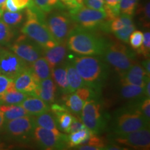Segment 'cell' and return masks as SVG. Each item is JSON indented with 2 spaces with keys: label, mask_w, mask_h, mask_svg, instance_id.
Segmentation results:
<instances>
[{
  "label": "cell",
  "mask_w": 150,
  "mask_h": 150,
  "mask_svg": "<svg viewBox=\"0 0 150 150\" xmlns=\"http://www.w3.org/2000/svg\"><path fill=\"white\" fill-rule=\"evenodd\" d=\"M1 20L10 27H14L20 24L23 20V14L20 12L4 11L1 15Z\"/></svg>",
  "instance_id": "32"
},
{
  "label": "cell",
  "mask_w": 150,
  "mask_h": 150,
  "mask_svg": "<svg viewBox=\"0 0 150 150\" xmlns=\"http://www.w3.org/2000/svg\"><path fill=\"white\" fill-rule=\"evenodd\" d=\"M133 24H134V22H133L131 16L120 14V16L119 15L110 22L109 30L114 33L118 30L126 27V26L131 25Z\"/></svg>",
  "instance_id": "30"
},
{
  "label": "cell",
  "mask_w": 150,
  "mask_h": 150,
  "mask_svg": "<svg viewBox=\"0 0 150 150\" xmlns=\"http://www.w3.org/2000/svg\"><path fill=\"white\" fill-rule=\"evenodd\" d=\"M86 127L83 125V122L81 121V120H80L79 117L77 116L73 115L72 122H71L70 127L68 129L67 134H71V133L75 132V131L81 130V129H85Z\"/></svg>",
  "instance_id": "40"
},
{
  "label": "cell",
  "mask_w": 150,
  "mask_h": 150,
  "mask_svg": "<svg viewBox=\"0 0 150 150\" xmlns=\"http://www.w3.org/2000/svg\"><path fill=\"white\" fill-rule=\"evenodd\" d=\"M70 15L54 13L47 18L46 24L49 31L58 43L66 42L70 31L74 29Z\"/></svg>",
  "instance_id": "8"
},
{
  "label": "cell",
  "mask_w": 150,
  "mask_h": 150,
  "mask_svg": "<svg viewBox=\"0 0 150 150\" xmlns=\"http://www.w3.org/2000/svg\"><path fill=\"white\" fill-rule=\"evenodd\" d=\"M83 104V101L75 93H69L65 98V105L67 108L76 115H80Z\"/></svg>",
  "instance_id": "26"
},
{
  "label": "cell",
  "mask_w": 150,
  "mask_h": 150,
  "mask_svg": "<svg viewBox=\"0 0 150 150\" xmlns=\"http://www.w3.org/2000/svg\"><path fill=\"white\" fill-rule=\"evenodd\" d=\"M56 93V85L50 77L41 81L37 88L31 95L39 97L47 104H51L55 100Z\"/></svg>",
  "instance_id": "16"
},
{
  "label": "cell",
  "mask_w": 150,
  "mask_h": 150,
  "mask_svg": "<svg viewBox=\"0 0 150 150\" xmlns=\"http://www.w3.org/2000/svg\"><path fill=\"white\" fill-rule=\"evenodd\" d=\"M28 67L29 64L11 50L0 47V74L13 79Z\"/></svg>",
  "instance_id": "10"
},
{
  "label": "cell",
  "mask_w": 150,
  "mask_h": 150,
  "mask_svg": "<svg viewBox=\"0 0 150 150\" xmlns=\"http://www.w3.org/2000/svg\"><path fill=\"white\" fill-rule=\"evenodd\" d=\"M83 3L88 8L104 11V0H83Z\"/></svg>",
  "instance_id": "43"
},
{
  "label": "cell",
  "mask_w": 150,
  "mask_h": 150,
  "mask_svg": "<svg viewBox=\"0 0 150 150\" xmlns=\"http://www.w3.org/2000/svg\"><path fill=\"white\" fill-rule=\"evenodd\" d=\"M143 41V33L142 31H134L131 33L129 38V44L134 50H139Z\"/></svg>",
  "instance_id": "36"
},
{
  "label": "cell",
  "mask_w": 150,
  "mask_h": 150,
  "mask_svg": "<svg viewBox=\"0 0 150 150\" xmlns=\"http://www.w3.org/2000/svg\"><path fill=\"white\" fill-rule=\"evenodd\" d=\"M32 2L39 10L45 13L51 12L53 9L61 6L59 0H32Z\"/></svg>",
  "instance_id": "33"
},
{
  "label": "cell",
  "mask_w": 150,
  "mask_h": 150,
  "mask_svg": "<svg viewBox=\"0 0 150 150\" xmlns=\"http://www.w3.org/2000/svg\"><path fill=\"white\" fill-rule=\"evenodd\" d=\"M140 112L142 115L145 117L148 122H149L150 120V99L149 98L145 99L142 103L141 107H140Z\"/></svg>",
  "instance_id": "44"
},
{
  "label": "cell",
  "mask_w": 150,
  "mask_h": 150,
  "mask_svg": "<svg viewBox=\"0 0 150 150\" xmlns=\"http://www.w3.org/2000/svg\"><path fill=\"white\" fill-rule=\"evenodd\" d=\"M71 61L81 77L88 85L99 83L107 74V66L95 56H75Z\"/></svg>",
  "instance_id": "3"
},
{
  "label": "cell",
  "mask_w": 150,
  "mask_h": 150,
  "mask_svg": "<svg viewBox=\"0 0 150 150\" xmlns=\"http://www.w3.org/2000/svg\"><path fill=\"white\" fill-rule=\"evenodd\" d=\"M120 95L124 99H132L145 95V89L142 86L133 84H122L120 88Z\"/></svg>",
  "instance_id": "25"
},
{
  "label": "cell",
  "mask_w": 150,
  "mask_h": 150,
  "mask_svg": "<svg viewBox=\"0 0 150 150\" xmlns=\"http://www.w3.org/2000/svg\"><path fill=\"white\" fill-rule=\"evenodd\" d=\"M35 127H40L52 131L56 135H61V131L58 129L55 119L48 111L33 117Z\"/></svg>",
  "instance_id": "20"
},
{
  "label": "cell",
  "mask_w": 150,
  "mask_h": 150,
  "mask_svg": "<svg viewBox=\"0 0 150 150\" xmlns=\"http://www.w3.org/2000/svg\"><path fill=\"white\" fill-rule=\"evenodd\" d=\"M104 149H115V150H119V149H122V148H120V146L115 145H107V146L105 145Z\"/></svg>",
  "instance_id": "51"
},
{
  "label": "cell",
  "mask_w": 150,
  "mask_h": 150,
  "mask_svg": "<svg viewBox=\"0 0 150 150\" xmlns=\"http://www.w3.org/2000/svg\"><path fill=\"white\" fill-rule=\"evenodd\" d=\"M149 10H150V3L149 1L146 3V4L142 7L140 10L141 11V17H140V20H141L142 24L145 27H149Z\"/></svg>",
  "instance_id": "42"
},
{
  "label": "cell",
  "mask_w": 150,
  "mask_h": 150,
  "mask_svg": "<svg viewBox=\"0 0 150 150\" xmlns=\"http://www.w3.org/2000/svg\"><path fill=\"white\" fill-rule=\"evenodd\" d=\"M69 15L72 21L78 24L80 27L88 30L102 27L103 24L107 22L104 11L96 10L84 6L70 11Z\"/></svg>",
  "instance_id": "5"
},
{
  "label": "cell",
  "mask_w": 150,
  "mask_h": 150,
  "mask_svg": "<svg viewBox=\"0 0 150 150\" xmlns=\"http://www.w3.org/2000/svg\"><path fill=\"white\" fill-rule=\"evenodd\" d=\"M13 1L18 11L28 8L32 2V0H13Z\"/></svg>",
  "instance_id": "46"
},
{
  "label": "cell",
  "mask_w": 150,
  "mask_h": 150,
  "mask_svg": "<svg viewBox=\"0 0 150 150\" xmlns=\"http://www.w3.org/2000/svg\"><path fill=\"white\" fill-rule=\"evenodd\" d=\"M10 11V12H17L18 9L15 5L13 0H6L5 2L4 7V11Z\"/></svg>",
  "instance_id": "47"
},
{
  "label": "cell",
  "mask_w": 150,
  "mask_h": 150,
  "mask_svg": "<svg viewBox=\"0 0 150 150\" xmlns=\"http://www.w3.org/2000/svg\"><path fill=\"white\" fill-rule=\"evenodd\" d=\"M142 67L145 69V72H147L148 75L150 74V61L149 58L148 59H146L145 61L142 62Z\"/></svg>",
  "instance_id": "48"
},
{
  "label": "cell",
  "mask_w": 150,
  "mask_h": 150,
  "mask_svg": "<svg viewBox=\"0 0 150 150\" xmlns=\"http://www.w3.org/2000/svg\"><path fill=\"white\" fill-rule=\"evenodd\" d=\"M6 1V0H0V9H2L3 11H4V7Z\"/></svg>",
  "instance_id": "52"
},
{
  "label": "cell",
  "mask_w": 150,
  "mask_h": 150,
  "mask_svg": "<svg viewBox=\"0 0 150 150\" xmlns=\"http://www.w3.org/2000/svg\"><path fill=\"white\" fill-rule=\"evenodd\" d=\"M138 0H120L119 3L120 15L132 16L134 14Z\"/></svg>",
  "instance_id": "34"
},
{
  "label": "cell",
  "mask_w": 150,
  "mask_h": 150,
  "mask_svg": "<svg viewBox=\"0 0 150 150\" xmlns=\"http://www.w3.org/2000/svg\"><path fill=\"white\" fill-rule=\"evenodd\" d=\"M29 67L38 83H40L41 81L52 76V70L50 65L43 56H41L30 64Z\"/></svg>",
  "instance_id": "18"
},
{
  "label": "cell",
  "mask_w": 150,
  "mask_h": 150,
  "mask_svg": "<svg viewBox=\"0 0 150 150\" xmlns=\"http://www.w3.org/2000/svg\"><path fill=\"white\" fill-rule=\"evenodd\" d=\"M0 47H1V46H0Z\"/></svg>",
  "instance_id": "54"
},
{
  "label": "cell",
  "mask_w": 150,
  "mask_h": 150,
  "mask_svg": "<svg viewBox=\"0 0 150 150\" xmlns=\"http://www.w3.org/2000/svg\"><path fill=\"white\" fill-rule=\"evenodd\" d=\"M29 94L18 91L15 88L9 90L0 97V104H20L27 97Z\"/></svg>",
  "instance_id": "23"
},
{
  "label": "cell",
  "mask_w": 150,
  "mask_h": 150,
  "mask_svg": "<svg viewBox=\"0 0 150 150\" xmlns=\"http://www.w3.org/2000/svg\"><path fill=\"white\" fill-rule=\"evenodd\" d=\"M14 38V32L10 26L0 19V46H9Z\"/></svg>",
  "instance_id": "29"
},
{
  "label": "cell",
  "mask_w": 150,
  "mask_h": 150,
  "mask_svg": "<svg viewBox=\"0 0 150 150\" xmlns=\"http://www.w3.org/2000/svg\"><path fill=\"white\" fill-rule=\"evenodd\" d=\"M52 75L53 76L56 85L59 86L64 93H68L66 63H62V64L52 69Z\"/></svg>",
  "instance_id": "22"
},
{
  "label": "cell",
  "mask_w": 150,
  "mask_h": 150,
  "mask_svg": "<svg viewBox=\"0 0 150 150\" xmlns=\"http://www.w3.org/2000/svg\"><path fill=\"white\" fill-rule=\"evenodd\" d=\"M138 50L146 59L149 58L150 54V32L149 31L143 33V41Z\"/></svg>",
  "instance_id": "39"
},
{
  "label": "cell",
  "mask_w": 150,
  "mask_h": 150,
  "mask_svg": "<svg viewBox=\"0 0 150 150\" xmlns=\"http://www.w3.org/2000/svg\"><path fill=\"white\" fill-rule=\"evenodd\" d=\"M81 120L86 128L92 133L97 134L104 130L106 122L101 112V105L94 99H90L84 103Z\"/></svg>",
  "instance_id": "6"
},
{
  "label": "cell",
  "mask_w": 150,
  "mask_h": 150,
  "mask_svg": "<svg viewBox=\"0 0 150 150\" xmlns=\"http://www.w3.org/2000/svg\"><path fill=\"white\" fill-rule=\"evenodd\" d=\"M13 83L14 88L17 91L27 93L30 95L39 85L29 66L13 79Z\"/></svg>",
  "instance_id": "14"
},
{
  "label": "cell",
  "mask_w": 150,
  "mask_h": 150,
  "mask_svg": "<svg viewBox=\"0 0 150 150\" xmlns=\"http://www.w3.org/2000/svg\"><path fill=\"white\" fill-rule=\"evenodd\" d=\"M12 88H14L13 79L0 74V97Z\"/></svg>",
  "instance_id": "37"
},
{
  "label": "cell",
  "mask_w": 150,
  "mask_h": 150,
  "mask_svg": "<svg viewBox=\"0 0 150 150\" xmlns=\"http://www.w3.org/2000/svg\"><path fill=\"white\" fill-rule=\"evenodd\" d=\"M66 70L68 82V93H74L79 88L86 86V83L79 74L72 61L66 62Z\"/></svg>",
  "instance_id": "19"
},
{
  "label": "cell",
  "mask_w": 150,
  "mask_h": 150,
  "mask_svg": "<svg viewBox=\"0 0 150 150\" xmlns=\"http://www.w3.org/2000/svg\"><path fill=\"white\" fill-rule=\"evenodd\" d=\"M102 56L104 62L113 67L121 76L134 65L133 54L127 47L117 42L106 43Z\"/></svg>",
  "instance_id": "4"
},
{
  "label": "cell",
  "mask_w": 150,
  "mask_h": 150,
  "mask_svg": "<svg viewBox=\"0 0 150 150\" xmlns=\"http://www.w3.org/2000/svg\"><path fill=\"white\" fill-rule=\"evenodd\" d=\"M35 127L33 117L31 115H27L5 122L4 129L9 136L14 138H21L31 134Z\"/></svg>",
  "instance_id": "13"
},
{
  "label": "cell",
  "mask_w": 150,
  "mask_h": 150,
  "mask_svg": "<svg viewBox=\"0 0 150 150\" xmlns=\"http://www.w3.org/2000/svg\"><path fill=\"white\" fill-rule=\"evenodd\" d=\"M136 27L134 24H131V25L126 26L122 29L118 30V31L114 32L115 36L117 38L118 40L122 41L123 42L127 43L129 42V38L131 33L134 31Z\"/></svg>",
  "instance_id": "35"
},
{
  "label": "cell",
  "mask_w": 150,
  "mask_h": 150,
  "mask_svg": "<svg viewBox=\"0 0 150 150\" xmlns=\"http://www.w3.org/2000/svg\"><path fill=\"white\" fill-rule=\"evenodd\" d=\"M5 124V119L4 117V114L1 111H0V132L4 129Z\"/></svg>",
  "instance_id": "50"
},
{
  "label": "cell",
  "mask_w": 150,
  "mask_h": 150,
  "mask_svg": "<svg viewBox=\"0 0 150 150\" xmlns=\"http://www.w3.org/2000/svg\"><path fill=\"white\" fill-rule=\"evenodd\" d=\"M122 76L121 79L122 84H133V85L142 86V87H145L146 81L148 79H149V77H142L139 75L134 74L129 71H127Z\"/></svg>",
  "instance_id": "31"
},
{
  "label": "cell",
  "mask_w": 150,
  "mask_h": 150,
  "mask_svg": "<svg viewBox=\"0 0 150 150\" xmlns=\"http://www.w3.org/2000/svg\"><path fill=\"white\" fill-rule=\"evenodd\" d=\"M8 48L29 65L42 56V49L24 34L19 36Z\"/></svg>",
  "instance_id": "7"
},
{
  "label": "cell",
  "mask_w": 150,
  "mask_h": 150,
  "mask_svg": "<svg viewBox=\"0 0 150 150\" xmlns=\"http://www.w3.org/2000/svg\"><path fill=\"white\" fill-rule=\"evenodd\" d=\"M144 89H145V95L148 98L150 97V80L149 79H148L146 81V83L145 85V87H144Z\"/></svg>",
  "instance_id": "49"
},
{
  "label": "cell",
  "mask_w": 150,
  "mask_h": 150,
  "mask_svg": "<svg viewBox=\"0 0 150 150\" xmlns=\"http://www.w3.org/2000/svg\"><path fill=\"white\" fill-rule=\"evenodd\" d=\"M91 31L80 27L74 28L67 38V48L80 55H102L107 42Z\"/></svg>",
  "instance_id": "2"
},
{
  "label": "cell",
  "mask_w": 150,
  "mask_h": 150,
  "mask_svg": "<svg viewBox=\"0 0 150 150\" xmlns=\"http://www.w3.org/2000/svg\"><path fill=\"white\" fill-rule=\"evenodd\" d=\"M69 11H73L83 6V0H60Z\"/></svg>",
  "instance_id": "41"
},
{
  "label": "cell",
  "mask_w": 150,
  "mask_h": 150,
  "mask_svg": "<svg viewBox=\"0 0 150 150\" xmlns=\"http://www.w3.org/2000/svg\"><path fill=\"white\" fill-rule=\"evenodd\" d=\"M0 111L3 112L5 122L29 115L20 104H0Z\"/></svg>",
  "instance_id": "21"
},
{
  "label": "cell",
  "mask_w": 150,
  "mask_h": 150,
  "mask_svg": "<svg viewBox=\"0 0 150 150\" xmlns=\"http://www.w3.org/2000/svg\"><path fill=\"white\" fill-rule=\"evenodd\" d=\"M56 115V125L59 127V130L63 131V132L67 133L68 129L72 120L73 115L69 112L67 110H64L57 113Z\"/></svg>",
  "instance_id": "28"
},
{
  "label": "cell",
  "mask_w": 150,
  "mask_h": 150,
  "mask_svg": "<svg viewBox=\"0 0 150 150\" xmlns=\"http://www.w3.org/2000/svg\"><path fill=\"white\" fill-rule=\"evenodd\" d=\"M20 106L31 116H36L50 110V106L47 103L33 95H29L20 104Z\"/></svg>",
  "instance_id": "17"
},
{
  "label": "cell",
  "mask_w": 150,
  "mask_h": 150,
  "mask_svg": "<svg viewBox=\"0 0 150 150\" xmlns=\"http://www.w3.org/2000/svg\"><path fill=\"white\" fill-rule=\"evenodd\" d=\"M104 5L109 7L113 11L114 13L118 16L120 15L119 3L120 0H104Z\"/></svg>",
  "instance_id": "45"
},
{
  "label": "cell",
  "mask_w": 150,
  "mask_h": 150,
  "mask_svg": "<svg viewBox=\"0 0 150 150\" xmlns=\"http://www.w3.org/2000/svg\"><path fill=\"white\" fill-rule=\"evenodd\" d=\"M74 93L83 101L84 103L90 100V99H93V97L95 95V93L92 88H90V86H86L79 88Z\"/></svg>",
  "instance_id": "38"
},
{
  "label": "cell",
  "mask_w": 150,
  "mask_h": 150,
  "mask_svg": "<svg viewBox=\"0 0 150 150\" xmlns=\"http://www.w3.org/2000/svg\"><path fill=\"white\" fill-rule=\"evenodd\" d=\"M33 131L35 140L43 149H63L67 147L66 135H56L52 131L40 127H35Z\"/></svg>",
  "instance_id": "11"
},
{
  "label": "cell",
  "mask_w": 150,
  "mask_h": 150,
  "mask_svg": "<svg viewBox=\"0 0 150 150\" xmlns=\"http://www.w3.org/2000/svg\"><path fill=\"white\" fill-rule=\"evenodd\" d=\"M27 20L21 29L24 35L36 42L42 50L52 48L59 44L49 31L44 12L39 10L33 2L27 8Z\"/></svg>",
  "instance_id": "1"
},
{
  "label": "cell",
  "mask_w": 150,
  "mask_h": 150,
  "mask_svg": "<svg viewBox=\"0 0 150 150\" xmlns=\"http://www.w3.org/2000/svg\"><path fill=\"white\" fill-rule=\"evenodd\" d=\"M149 122L142 115L139 110L125 112L118 116L115 125V132L121 135L140 129L149 128Z\"/></svg>",
  "instance_id": "9"
},
{
  "label": "cell",
  "mask_w": 150,
  "mask_h": 150,
  "mask_svg": "<svg viewBox=\"0 0 150 150\" xmlns=\"http://www.w3.org/2000/svg\"><path fill=\"white\" fill-rule=\"evenodd\" d=\"M104 142L100 137L97 136V134H95L91 132L88 139L83 145L78 146L76 149L81 150H102L104 149Z\"/></svg>",
  "instance_id": "27"
},
{
  "label": "cell",
  "mask_w": 150,
  "mask_h": 150,
  "mask_svg": "<svg viewBox=\"0 0 150 150\" xmlns=\"http://www.w3.org/2000/svg\"><path fill=\"white\" fill-rule=\"evenodd\" d=\"M3 12H4V11L2 10V9H0V18H1V15H2Z\"/></svg>",
  "instance_id": "53"
},
{
  "label": "cell",
  "mask_w": 150,
  "mask_h": 150,
  "mask_svg": "<svg viewBox=\"0 0 150 150\" xmlns=\"http://www.w3.org/2000/svg\"><path fill=\"white\" fill-rule=\"evenodd\" d=\"M67 54V47L64 42L59 43L52 48L42 50V55H44L51 70L64 63Z\"/></svg>",
  "instance_id": "15"
},
{
  "label": "cell",
  "mask_w": 150,
  "mask_h": 150,
  "mask_svg": "<svg viewBox=\"0 0 150 150\" xmlns=\"http://www.w3.org/2000/svg\"><path fill=\"white\" fill-rule=\"evenodd\" d=\"M91 131L87 128L71 133L67 136V147H77L78 146L83 145L88 139Z\"/></svg>",
  "instance_id": "24"
},
{
  "label": "cell",
  "mask_w": 150,
  "mask_h": 150,
  "mask_svg": "<svg viewBox=\"0 0 150 150\" xmlns=\"http://www.w3.org/2000/svg\"><path fill=\"white\" fill-rule=\"evenodd\" d=\"M117 143L134 149L147 150L150 149V131L149 128L140 129L128 134L117 135Z\"/></svg>",
  "instance_id": "12"
}]
</instances>
